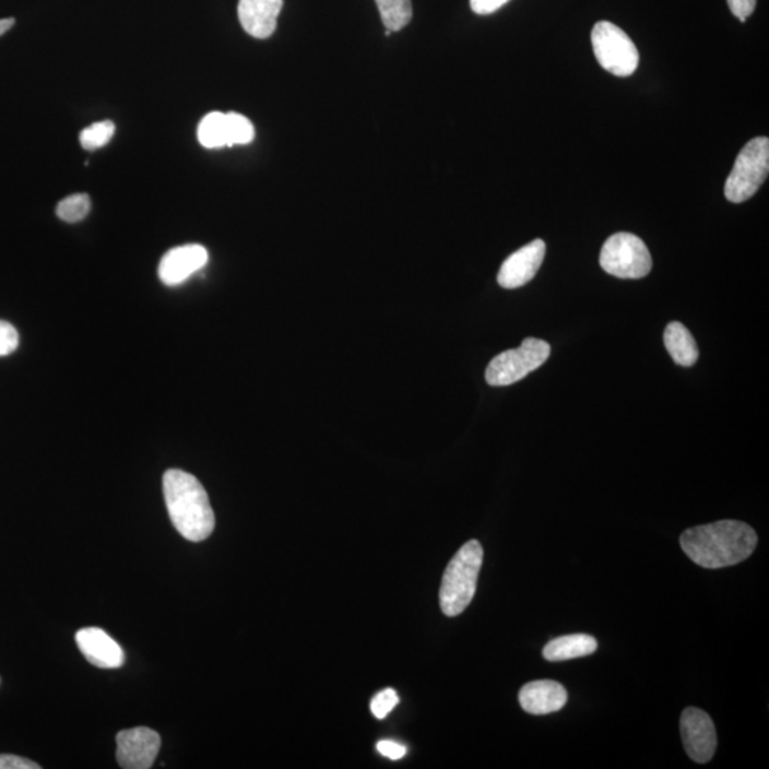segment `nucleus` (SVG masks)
I'll return each mask as SVG.
<instances>
[{"mask_svg": "<svg viewBox=\"0 0 769 769\" xmlns=\"http://www.w3.org/2000/svg\"><path fill=\"white\" fill-rule=\"evenodd\" d=\"M598 650V641L589 635L563 636L547 642L543 649V658L547 661H566L585 658Z\"/></svg>", "mask_w": 769, "mask_h": 769, "instance_id": "16", "label": "nucleus"}, {"mask_svg": "<svg viewBox=\"0 0 769 769\" xmlns=\"http://www.w3.org/2000/svg\"><path fill=\"white\" fill-rule=\"evenodd\" d=\"M209 262V252L200 244H187L166 252L158 265V276L168 287H176L189 280Z\"/></svg>", "mask_w": 769, "mask_h": 769, "instance_id": "11", "label": "nucleus"}, {"mask_svg": "<svg viewBox=\"0 0 769 769\" xmlns=\"http://www.w3.org/2000/svg\"><path fill=\"white\" fill-rule=\"evenodd\" d=\"M769 171V140L757 138L745 144L726 178V200L740 204L752 199L766 182Z\"/></svg>", "mask_w": 769, "mask_h": 769, "instance_id": "4", "label": "nucleus"}, {"mask_svg": "<svg viewBox=\"0 0 769 769\" xmlns=\"http://www.w3.org/2000/svg\"><path fill=\"white\" fill-rule=\"evenodd\" d=\"M91 199L87 194H73L60 201L56 214L66 223H79L91 213Z\"/></svg>", "mask_w": 769, "mask_h": 769, "instance_id": "20", "label": "nucleus"}, {"mask_svg": "<svg viewBox=\"0 0 769 769\" xmlns=\"http://www.w3.org/2000/svg\"><path fill=\"white\" fill-rule=\"evenodd\" d=\"M546 256V244L534 240L508 257L497 274V283L506 289L523 287L536 276Z\"/></svg>", "mask_w": 769, "mask_h": 769, "instance_id": "10", "label": "nucleus"}, {"mask_svg": "<svg viewBox=\"0 0 769 769\" xmlns=\"http://www.w3.org/2000/svg\"><path fill=\"white\" fill-rule=\"evenodd\" d=\"M508 2L509 0H471V8L476 15H490Z\"/></svg>", "mask_w": 769, "mask_h": 769, "instance_id": "27", "label": "nucleus"}, {"mask_svg": "<svg viewBox=\"0 0 769 769\" xmlns=\"http://www.w3.org/2000/svg\"><path fill=\"white\" fill-rule=\"evenodd\" d=\"M225 126H227V145L248 144L255 140L256 130L251 121L238 113H227L225 115Z\"/></svg>", "mask_w": 769, "mask_h": 769, "instance_id": "19", "label": "nucleus"}, {"mask_svg": "<svg viewBox=\"0 0 769 769\" xmlns=\"http://www.w3.org/2000/svg\"><path fill=\"white\" fill-rule=\"evenodd\" d=\"M600 265L607 274L623 280L649 275L653 260L640 237L630 233L613 234L600 252Z\"/></svg>", "mask_w": 769, "mask_h": 769, "instance_id": "6", "label": "nucleus"}, {"mask_svg": "<svg viewBox=\"0 0 769 769\" xmlns=\"http://www.w3.org/2000/svg\"><path fill=\"white\" fill-rule=\"evenodd\" d=\"M76 642L84 658L97 669L116 670L125 663L123 649L102 628H82L78 631Z\"/></svg>", "mask_w": 769, "mask_h": 769, "instance_id": "12", "label": "nucleus"}, {"mask_svg": "<svg viewBox=\"0 0 769 769\" xmlns=\"http://www.w3.org/2000/svg\"><path fill=\"white\" fill-rule=\"evenodd\" d=\"M726 2H729L731 12H733L734 16H737L741 22L747 21V17L753 15L755 4H757V0H726Z\"/></svg>", "mask_w": 769, "mask_h": 769, "instance_id": "26", "label": "nucleus"}, {"mask_svg": "<svg viewBox=\"0 0 769 769\" xmlns=\"http://www.w3.org/2000/svg\"><path fill=\"white\" fill-rule=\"evenodd\" d=\"M117 762L125 769H149L161 752L162 738L147 726L123 730L117 734Z\"/></svg>", "mask_w": 769, "mask_h": 769, "instance_id": "8", "label": "nucleus"}, {"mask_svg": "<svg viewBox=\"0 0 769 769\" xmlns=\"http://www.w3.org/2000/svg\"><path fill=\"white\" fill-rule=\"evenodd\" d=\"M375 2L378 4L387 31L400 32L410 25L412 21L411 0H375Z\"/></svg>", "mask_w": 769, "mask_h": 769, "instance_id": "17", "label": "nucleus"}, {"mask_svg": "<svg viewBox=\"0 0 769 769\" xmlns=\"http://www.w3.org/2000/svg\"><path fill=\"white\" fill-rule=\"evenodd\" d=\"M592 45L600 66L614 76H631L639 68L640 55L635 42L612 22L595 23Z\"/></svg>", "mask_w": 769, "mask_h": 769, "instance_id": "7", "label": "nucleus"}, {"mask_svg": "<svg viewBox=\"0 0 769 769\" xmlns=\"http://www.w3.org/2000/svg\"><path fill=\"white\" fill-rule=\"evenodd\" d=\"M377 748L379 754L383 755V757L392 759V761H397V759H401L406 755L405 745L395 743V741H379Z\"/></svg>", "mask_w": 769, "mask_h": 769, "instance_id": "25", "label": "nucleus"}, {"mask_svg": "<svg viewBox=\"0 0 769 769\" xmlns=\"http://www.w3.org/2000/svg\"><path fill=\"white\" fill-rule=\"evenodd\" d=\"M679 543L696 565L706 569H722L747 560L757 547L758 536L747 523L721 520L686 530Z\"/></svg>", "mask_w": 769, "mask_h": 769, "instance_id": "1", "label": "nucleus"}, {"mask_svg": "<svg viewBox=\"0 0 769 769\" xmlns=\"http://www.w3.org/2000/svg\"><path fill=\"white\" fill-rule=\"evenodd\" d=\"M664 345L674 363L693 367L698 360V346L691 332L682 322H670L664 332Z\"/></svg>", "mask_w": 769, "mask_h": 769, "instance_id": "15", "label": "nucleus"}, {"mask_svg": "<svg viewBox=\"0 0 769 769\" xmlns=\"http://www.w3.org/2000/svg\"><path fill=\"white\" fill-rule=\"evenodd\" d=\"M115 123L110 120L98 121V123L92 125L91 128L84 129L81 133V143L83 149L93 152L103 147L110 142L113 135H115Z\"/></svg>", "mask_w": 769, "mask_h": 769, "instance_id": "21", "label": "nucleus"}, {"mask_svg": "<svg viewBox=\"0 0 769 769\" xmlns=\"http://www.w3.org/2000/svg\"><path fill=\"white\" fill-rule=\"evenodd\" d=\"M519 702L523 710L533 715H545L560 711L567 702V691L561 684L552 679H539L522 687Z\"/></svg>", "mask_w": 769, "mask_h": 769, "instance_id": "14", "label": "nucleus"}, {"mask_svg": "<svg viewBox=\"0 0 769 769\" xmlns=\"http://www.w3.org/2000/svg\"><path fill=\"white\" fill-rule=\"evenodd\" d=\"M199 142L205 149H220L227 145V126H225V113L213 111L200 121Z\"/></svg>", "mask_w": 769, "mask_h": 769, "instance_id": "18", "label": "nucleus"}, {"mask_svg": "<svg viewBox=\"0 0 769 769\" xmlns=\"http://www.w3.org/2000/svg\"><path fill=\"white\" fill-rule=\"evenodd\" d=\"M39 764L31 761V759L17 757V755L2 754L0 755V769H39Z\"/></svg>", "mask_w": 769, "mask_h": 769, "instance_id": "24", "label": "nucleus"}, {"mask_svg": "<svg viewBox=\"0 0 769 769\" xmlns=\"http://www.w3.org/2000/svg\"><path fill=\"white\" fill-rule=\"evenodd\" d=\"M19 346L16 328L7 321H0V356L15 353Z\"/></svg>", "mask_w": 769, "mask_h": 769, "instance_id": "23", "label": "nucleus"}, {"mask_svg": "<svg viewBox=\"0 0 769 769\" xmlns=\"http://www.w3.org/2000/svg\"><path fill=\"white\" fill-rule=\"evenodd\" d=\"M482 563L483 547L477 541L465 543L450 560L439 593L440 608L445 616L457 617L472 603Z\"/></svg>", "mask_w": 769, "mask_h": 769, "instance_id": "3", "label": "nucleus"}, {"mask_svg": "<svg viewBox=\"0 0 769 769\" xmlns=\"http://www.w3.org/2000/svg\"><path fill=\"white\" fill-rule=\"evenodd\" d=\"M163 492L173 527L187 541H205L215 528L208 492L191 473L170 469L163 476Z\"/></svg>", "mask_w": 769, "mask_h": 769, "instance_id": "2", "label": "nucleus"}, {"mask_svg": "<svg viewBox=\"0 0 769 769\" xmlns=\"http://www.w3.org/2000/svg\"><path fill=\"white\" fill-rule=\"evenodd\" d=\"M13 25H15V19H0V36H3L4 33L11 31Z\"/></svg>", "mask_w": 769, "mask_h": 769, "instance_id": "28", "label": "nucleus"}, {"mask_svg": "<svg viewBox=\"0 0 769 769\" xmlns=\"http://www.w3.org/2000/svg\"><path fill=\"white\" fill-rule=\"evenodd\" d=\"M551 353V345L546 341L527 338L519 348L505 351L490 360L486 369V381L490 387H509L522 381L530 372L541 368Z\"/></svg>", "mask_w": 769, "mask_h": 769, "instance_id": "5", "label": "nucleus"}, {"mask_svg": "<svg viewBox=\"0 0 769 769\" xmlns=\"http://www.w3.org/2000/svg\"><path fill=\"white\" fill-rule=\"evenodd\" d=\"M284 0H240L238 19L242 29L256 39H269L276 29Z\"/></svg>", "mask_w": 769, "mask_h": 769, "instance_id": "13", "label": "nucleus"}, {"mask_svg": "<svg viewBox=\"0 0 769 769\" xmlns=\"http://www.w3.org/2000/svg\"><path fill=\"white\" fill-rule=\"evenodd\" d=\"M684 748L698 764H707L717 749L715 725L711 717L698 708H687L679 720Z\"/></svg>", "mask_w": 769, "mask_h": 769, "instance_id": "9", "label": "nucleus"}, {"mask_svg": "<svg viewBox=\"0 0 769 769\" xmlns=\"http://www.w3.org/2000/svg\"><path fill=\"white\" fill-rule=\"evenodd\" d=\"M398 702H400V697H398L395 689H383V691L377 694V696L372 698V701H370V712H372L378 720H382L398 706Z\"/></svg>", "mask_w": 769, "mask_h": 769, "instance_id": "22", "label": "nucleus"}]
</instances>
